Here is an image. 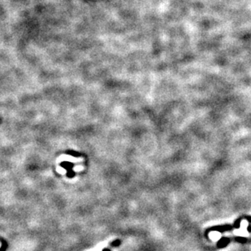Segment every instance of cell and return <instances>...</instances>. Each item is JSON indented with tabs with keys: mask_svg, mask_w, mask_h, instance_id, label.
Segmentation results:
<instances>
[{
	"mask_svg": "<svg viewBox=\"0 0 251 251\" xmlns=\"http://www.w3.org/2000/svg\"><path fill=\"white\" fill-rule=\"evenodd\" d=\"M102 251H111V250H110V249H109V248H105Z\"/></svg>",
	"mask_w": 251,
	"mask_h": 251,
	"instance_id": "2",
	"label": "cell"
},
{
	"mask_svg": "<svg viewBox=\"0 0 251 251\" xmlns=\"http://www.w3.org/2000/svg\"><path fill=\"white\" fill-rule=\"evenodd\" d=\"M121 244V240H115L114 241H113V242L110 244V245L113 247H117V246H119Z\"/></svg>",
	"mask_w": 251,
	"mask_h": 251,
	"instance_id": "1",
	"label": "cell"
}]
</instances>
